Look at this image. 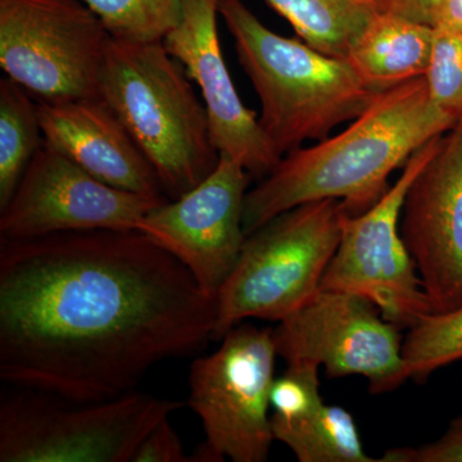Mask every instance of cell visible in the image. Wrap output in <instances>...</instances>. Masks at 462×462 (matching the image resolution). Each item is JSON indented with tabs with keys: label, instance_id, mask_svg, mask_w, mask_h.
<instances>
[{
	"label": "cell",
	"instance_id": "6da1fadb",
	"mask_svg": "<svg viewBox=\"0 0 462 462\" xmlns=\"http://www.w3.org/2000/svg\"><path fill=\"white\" fill-rule=\"evenodd\" d=\"M216 300L139 230L0 238V379L98 402L214 339Z\"/></svg>",
	"mask_w": 462,
	"mask_h": 462
},
{
	"label": "cell",
	"instance_id": "7a4b0ae2",
	"mask_svg": "<svg viewBox=\"0 0 462 462\" xmlns=\"http://www.w3.org/2000/svg\"><path fill=\"white\" fill-rule=\"evenodd\" d=\"M456 125L431 99L425 76L376 94L345 130L289 152L248 190L245 236L315 200H340L346 214H363L389 189L392 173Z\"/></svg>",
	"mask_w": 462,
	"mask_h": 462
},
{
	"label": "cell",
	"instance_id": "3957f363",
	"mask_svg": "<svg viewBox=\"0 0 462 462\" xmlns=\"http://www.w3.org/2000/svg\"><path fill=\"white\" fill-rule=\"evenodd\" d=\"M218 14L260 99L261 127L282 157L328 138L363 114L376 96L346 58L279 35L242 0H218Z\"/></svg>",
	"mask_w": 462,
	"mask_h": 462
},
{
	"label": "cell",
	"instance_id": "277c9868",
	"mask_svg": "<svg viewBox=\"0 0 462 462\" xmlns=\"http://www.w3.org/2000/svg\"><path fill=\"white\" fill-rule=\"evenodd\" d=\"M99 97L147 157L167 199L193 189L217 166L203 100L163 42L112 38Z\"/></svg>",
	"mask_w": 462,
	"mask_h": 462
},
{
	"label": "cell",
	"instance_id": "5b68a950",
	"mask_svg": "<svg viewBox=\"0 0 462 462\" xmlns=\"http://www.w3.org/2000/svg\"><path fill=\"white\" fill-rule=\"evenodd\" d=\"M345 214L340 200H315L249 234L218 291L214 339L249 319L279 322L306 305L320 291Z\"/></svg>",
	"mask_w": 462,
	"mask_h": 462
},
{
	"label": "cell",
	"instance_id": "8992f818",
	"mask_svg": "<svg viewBox=\"0 0 462 462\" xmlns=\"http://www.w3.org/2000/svg\"><path fill=\"white\" fill-rule=\"evenodd\" d=\"M11 387L0 398V462H132L149 431L182 406L136 389L79 402Z\"/></svg>",
	"mask_w": 462,
	"mask_h": 462
},
{
	"label": "cell",
	"instance_id": "52a82bcc",
	"mask_svg": "<svg viewBox=\"0 0 462 462\" xmlns=\"http://www.w3.org/2000/svg\"><path fill=\"white\" fill-rule=\"evenodd\" d=\"M220 340L214 354L190 366L188 403L206 434L191 461H267L275 440L270 393L279 357L273 328L242 322Z\"/></svg>",
	"mask_w": 462,
	"mask_h": 462
},
{
	"label": "cell",
	"instance_id": "ba28073f",
	"mask_svg": "<svg viewBox=\"0 0 462 462\" xmlns=\"http://www.w3.org/2000/svg\"><path fill=\"white\" fill-rule=\"evenodd\" d=\"M111 39L81 0H0V69L38 103L99 97Z\"/></svg>",
	"mask_w": 462,
	"mask_h": 462
},
{
	"label": "cell",
	"instance_id": "9c48e42d",
	"mask_svg": "<svg viewBox=\"0 0 462 462\" xmlns=\"http://www.w3.org/2000/svg\"><path fill=\"white\" fill-rule=\"evenodd\" d=\"M442 136L412 154L375 205L363 214L346 212L338 248L322 278L320 289L366 298L401 329H409L431 312L400 224L407 191L436 153Z\"/></svg>",
	"mask_w": 462,
	"mask_h": 462
},
{
	"label": "cell",
	"instance_id": "30bf717a",
	"mask_svg": "<svg viewBox=\"0 0 462 462\" xmlns=\"http://www.w3.org/2000/svg\"><path fill=\"white\" fill-rule=\"evenodd\" d=\"M276 324V351L287 364L324 367L331 379L363 376L373 394L396 391L410 379L401 328L366 298L320 289Z\"/></svg>",
	"mask_w": 462,
	"mask_h": 462
},
{
	"label": "cell",
	"instance_id": "8fae6325",
	"mask_svg": "<svg viewBox=\"0 0 462 462\" xmlns=\"http://www.w3.org/2000/svg\"><path fill=\"white\" fill-rule=\"evenodd\" d=\"M166 200L111 187L44 141L14 196L0 209V238H36L81 230H136L142 218Z\"/></svg>",
	"mask_w": 462,
	"mask_h": 462
},
{
	"label": "cell",
	"instance_id": "7c38bea8",
	"mask_svg": "<svg viewBox=\"0 0 462 462\" xmlns=\"http://www.w3.org/2000/svg\"><path fill=\"white\" fill-rule=\"evenodd\" d=\"M252 179L238 161L221 154L205 180L154 207L136 227L178 258L216 300L247 238L243 212Z\"/></svg>",
	"mask_w": 462,
	"mask_h": 462
},
{
	"label": "cell",
	"instance_id": "4fadbf2b",
	"mask_svg": "<svg viewBox=\"0 0 462 462\" xmlns=\"http://www.w3.org/2000/svg\"><path fill=\"white\" fill-rule=\"evenodd\" d=\"M401 236L431 312L462 306V123L440 138L413 179L401 214Z\"/></svg>",
	"mask_w": 462,
	"mask_h": 462
},
{
	"label": "cell",
	"instance_id": "5bb4252c",
	"mask_svg": "<svg viewBox=\"0 0 462 462\" xmlns=\"http://www.w3.org/2000/svg\"><path fill=\"white\" fill-rule=\"evenodd\" d=\"M218 0H184L178 25L163 39L166 50L199 85L218 153L238 161L252 178L263 179L281 162L257 112L245 107L221 50Z\"/></svg>",
	"mask_w": 462,
	"mask_h": 462
},
{
	"label": "cell",
	"instance_id": "9a60e30c",
	"mask_svg": "<svg viewBox=\"0 0 462 462\" xmlns=\"http://www.w3.org/2000/svg\"><path fill=\"white\" fill-rule=\"evenodd\" d=\"M44 141L98 180L166 200L153 167L105 99L38 103Z\"/></svg>",
	"mask_w": 462,
	"mask_h": 462
},
{
	"label": "cell",
	"instance_id": "2e32d148",
	"mask_svg": "<svg viewBox=\"0 0 462 462\" xmlns=\"http://www.w3.org/2000/svg\"><path fill=\"white\" fill-rule=\"evenodd\" d=\"M436 29L384 9L373 18L346 60L374 93L427 75Z\"/></svg>",
	"mask_w": 462,
	"mask_h": 462
},
{
	"label": "cell",
	"instance_id": "e0dca14e",
	"mask_svg": "<svg viewBox=\"0 0 462 462\" xmlns=\"http://www.w3.org/2000/svg\"><path fill=\"white\" fill-rule=\"evenodd\" d=\"M298 38L330 56L346 58L388 0H266Z\"/></svg>",
	"mask_w": 462,
	"mask_h": 462
},
{
	"label": "cell",
	"instance_id": "ac0fdd59",
	"mask_svg": "<svg viewBox=\"0 0 462 462\" xmlns=\"http://www.w3.org/2000/svg\"><path fill=\"white\" fill-rule=\"evenodd\" d=\"M270 421L273 439L300 462H380L365 452L354 416L338 404L324 402L293 420Z\"/></svg>",
	"mask_w": 462,
	"mask_h": 462
},
{
	"label": "cell",
	"instance_id": "d6986e66",
	"mask_svg": "<svg viewBox=\"0 0 462 462\" xmlns=\"http://www.w3.org/2000/svg\"><path fill=\"white\" fill-rule=\"evenodd\" d=\"M44 142L38 102L11 79L0 80V209L14 196Z\"/></svg>",
	"mask_w": 462,
	"mask_h": 462
},
{
	"label": "cell",
	"instance_id": "ffe728a7",
	"mask_svg": "<svg viewBox=\"0 0 462 462\" xmlns=\"http://www.w3.org/2000/svg\"><path fill=\"white\" fill-rule=\"evenodd\" d=\"M402 355L415 383H425L437 370L462 360V306L422 316L407 329Z\"/></svg>",
	"mask_w": 462,
	"mask_h": 462
},
{
	"label": "cell",
	"instance_id": "44dd1931",
	"mask_svg": "<svg viewBox=\"0 0 462 462\" xmlns=\"http://www.w3.org/2000/svg\"><path fill=\"white\" fill-rule=\"evenodd\" d=\"M117 41L163 42L178 25L184 0H81Z\"/></svg>",
	"mask_w": 462,
	"mask_h": 462
},
{
	"label": "cell",
	"instance_id": "7402d4cb",
	"mask_svg": "<svg viewBox=\"0 0 462 462\" xmlns=\"http://www.w3.org/2000/svg\"><path fill=\"white\" fill-rule=\"evenodd\" d=\"M425 80L436 106L462 123V32L436 29Z\"/></svg>",
	"mask_w": 462,
	"mask_h": 462
},
{
	"label": "cell",
	"instance_id": "603a6c76",
	"mask_svg": "<svg viewBox=\"0 0 462 462\" xmlns=\"http://www.w3.org/2000/svg\"><path fill=\"white\" fill-rule=\"evenodd\" d=\"M380 462H462V416L449 422L445 433L418 447H394Z\"/></svg>",
	"mask_w": 462,
	"mask_h": 462
},
{
	"label": "cell",
	"instance_id": "cb8c5ba5",
	"mask_svg": "<svg viewBox=\"0 0 462 462\" xmlns=\"http://www.w3.org/2000/svg\"><path fill=\"white\" fill-rule=\"evenodd\" d=\"M180 437L173 430L170 418L163 419L136 449L132 462H189Z\"/></svg>",
	"mask_w": 462,
	"mask_h": 462
},
{
	"label": "cell",
	"instance_id": "d4e9b609",
	"mask_svg": "<svg viewBox=\"0 0 462 462\" xmlns=\"http://www.w3.org/2000/svg\"><path fill=\"white\" fill-rule=\"evenodd\" d=\"M442 0H388L389 11L434 27V20Z\"/></svg>",
	"mask_w": 462,
	"mask_h": 462
},
{
	"label": "cell",
	"instance_id": "484cf974",
	"mask_svg": "<svg viewBox=\"0 0 462 462\" xmlns=\"http://www.w3.org/2000/svg\"><path fill=\"white\" fill-rule=\"evenodd\" d=\"M434 29L462 32V0H442L434 20Z\"/></svg>",
	"mask_w": 462,
	"mask_h": 462
}]
</instances>
